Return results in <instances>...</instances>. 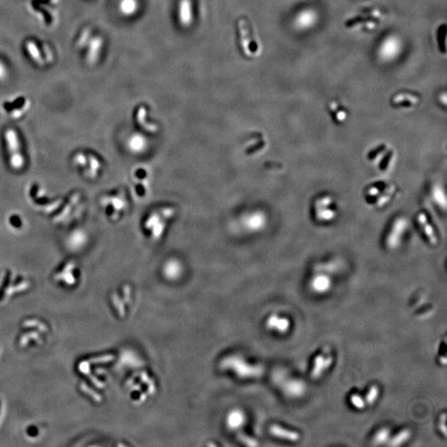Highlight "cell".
Here are the masks:
<instances>
[{
	"instance_id": "cell-1",
	"label": "cell",
	"mask_w": 447,
	"mask_h": 447,
	"mask_svg": "<svg viewBox=\"0 0 447 447\" xmlns=\"http://www.w3.org/2000/svg\"><path fill=\"white\" fill-rule=\"evenodd\" d=\"M25 195L30 207L35 211L52 217L59 209L64 197L53 196L41 182H32L27 185Z\"/></svg>"
},
{
	"instance_id": "cell-2",
	"label": "cell",
	"mask_w": 447,
	"mask_h": 447,
	"mask_svg": "<svg viewBox=\"0 0 447 447\" xmlns=\"http://www.w3.org/2000/svg\"><path fill=\"white\" fill-rule=\"evenodd\" d=\"M2 148L5 160L10 169L20 172L24 169L27 164V158L24 147L19 133L15 128L5 129L2 136Z\"/></svg>"
},
{
	"instance_id": "cell-3",
	"label": "cell",
	"mask_w": 447,
	"mask_h": 447,
	"mask_svg": "<svg viewBox=\"0 0 447 447\" xmlns=\"http://www.w3.org/2000/svg\"><path fill=\"white\" fill-rule=\"evenodd\" d=\"M398 196V187L393 182L378 180L371 182L364 190V199L369 207L383 209Z\"/></svg>"
},
{
	"instance_id": "cell-4",
	"label": "cell",
	"mask_w": 447,
	"mask_h": 447,
	"mask_svg": "<svg viewBox=\"0 0 447 447\" xmlns=\"http://www.w3.org/2000/svg\"><path fill=\"white\" fill-rule=\"evenodd\" d=\"M85 211L83 196L79 192H72L63 198L59 209L52 216L57 225H68L80 219Z\"/></svg>"
},
{
	"instance_id": "cell-5",
	"label": "cell",
	"mask_w": 447,
	"mask_h": 447,
	"mask_svg": "<svg viewBox=\"0 0 447 447\" xmlns=\"http://www.w3.org/2000/svg\"><path fill=\"white\" fill-rule=\"evenodd\" d=\"M72 164L80 174L89 181L97 179L103 171L101 157L89 150H78L72 155Z\"/></svg>"
},
{
	"instance_id": "cell-6",
	"label": "cell",
	"mask_w": 447,
	"mask_h": 447,
	"mask_svg": "<svg viewBox=\"0 0 447 447\" xmlns=\"http://www.w3.org/2000/svg\"><path fill=\"white\" fill-rule=\"evenodd\" d=\"M312 212L317 223H333L339 216V204L334 196L322 194L312 202Z\"/></svg>"
},
{
	"instance_id": "cell-7",
	"label": "cell",
	"mask_w": 447,
	"mask_h": 447,
	"mask_svg": "<svg viewBox=\"0 0 447 447\" xmlns=\"http://www.w3.org/2000/svg\"><path fill=\"white\" fill-rule=\"evenodd\" d=\"M100 205L110 221L117 222L128 209V203L125 192L118 190L102 195L100 199Z\"/></svg>"
},
{
	"instance_id": "cell-8",
	"label": "cell",
	"mask_w": 447,
	"mask_h": 447,
	"mask_svg": "<svg viewBox=\"0 0 447 447\" xmlns=\"http://www.w3.org/2000/svg\"><path fill=\"white\" fill-rule=\"evenodd\" d=\"M367 160L376 170L382 173H388L395 166L397 154L395 150L387 143H381L369 150Z\"/></svg>"
},
{
	"instance_id": "cell-9",
	"label": "cell",
	"mask_w": 447,
	"mask_h": 447,
	"mask_svg": "<svg viewBox=\"0 0 447 447\" xmlns=\"http://www.w3.org/2000/svg\"><path fill=\"white\" fill-rule=\"evenodd\" d=\"M175 210L171 207H162L151 212L144 223V230L152 240L162 238L168 222L172 219Z\"/></svg>"
},
{
	"instance_id": "cell-10",
	"label": "cell",
	"mask_w": 447,
	"mask_h": 447,
	"mask_svg": "<svg viewBox=\"0 0 447 447\" xmlns=\"http://www.w3.org/2000/svg\"><path fill=\"white\" fill-rule=\"evenodd\" d=\"M409 222L405 217H396L390 224L384 237V243L389 249L399 247L409 230Z\"/></svg>"
},
{
	"instance_id": "cell-11",
	"label": "cell",
	"mask_w": 447,
	"mask_h": 447,
	"mask_svg": "<svg viewBox=\"0 0 447 447\" xmlns=\"http://www.w3.org/2000/svg\"><path fill=\"white\" fill-rule=\"evenodd\" d=\"M416 224L423 239L432 246L438 243V234L433 220L425 212H418L416 217Z\"/></svg>"
},
{
	"instance_id": "cell-12",
	"label": "cell",
	"mask_w": 447,
	"mask_h": 447,
	"mask_svg": "<svg viewBox=\"0 0 447 447\" xmlns=\"http://www.w3.org/2000/svg\"><path fill=\"white\" fill-rule=\"evenodd\" d=\"M80 275L78 265L76 261H66L54 273L55 280L65 285H73L77 282Z\"/></svg>"
},
{
	"instance_id": "cell-13",
	"label": "cell",
	"mask_w": 447,
	"mask_h": 447,
	"mask_svg": "<svg viewBox=\"0 0 447 447\" xmlns=\"http://www.w3.org/2000/svg\"><path fill=\"white\" fill-rule=\"evenodd\" d=\"M238 31L240 34L241 47L243 48V52L247 57H252L253 53L249 48L250 39H249V30L245 20L240 19L238 23Z\"/></svg>"
},
{
	"instance_id": "cell-14",
	"label": "cell",
	"mask_w": 447,
	"mask_h": 447,
	"mask_svg": "<svg viewBox=\"0 0 447 447\" xmlns=\"http://www.w3.org/2000/svg\"><path fill=\"white\" fill-rule=\"evenodd\" d=\"M180 22L184 27H188L192 22V7L191 0H181L179 4Z\"/></svg>"
},
{
	"instance_id": "cell-15",
	"label": "cell",
	"mask_w": 447,
	"mask_h": 447,
	"mask_svg": "<svg viewBox=\"0 0 447 447\" xmlns=\"http://www.w3.org/2000/svg\"><path fill=\"white\" fill-rule=\"evenodd\" d=\"M332 361H333V359H332V356L325 358L323 354H319L315 359L314 367H313L312 372V378H319L320 376L322 375V373L331 366Z\"/></svg>"
},
{
	"instance_id": "cell-16",
	"label": "cell",
	"mask_w": 447,
	"mask_h": 447,
	"mask_svg": "<svg viewBox=\"0 0 447 447\" xmlns=\"http://www.w3.org/2000/svg\"><path fill=\"white\" fill-rule=\"evenodd\" d=\"M6 223H7V227L9 228V229L17 232V233L22 232L27 224L24 217L17 212L8 215L6 219Z\"/></svg>"
},
{
	"instance_id": "cell-17",
	"label": "cell",
	"mask_w": 447,
	"mask_h": 447,
	"mask_svg": "<svg viewBox=\"0 0 447 447\" xmlns=\"http://www.w3.org/2000/svg\"><path fill=\"white\" fill-rule=\"evenodd\" d=\"M271 434L277 438H283L290 442H297L300 438L299 434L293 431L287 430L278 425H272L270 427Z\"/></svg>"
},
{
	"instance_id": "cell-18",
	"label": "cell",
	"mask_w": 447,
	"mask_h": 447,
	"mask_svg": "<svg viewBox=\"0 0 447 447\" xmlns=\"http://www.w3.org/2000/svg\"><path fill=\"white\" fill-rule=\"evenodd\" d=\"M267 327L269 329L276 330L278 332L284 333V332H288V329H289L290 322H289V320L287 319V318H283V317L281 318V317H278V316H272L268 320Z\"/></svg>"
},
{
	"instance_id": "cell-19",
	"label": "cell",
	"mask_w": 447,
	"mask_h": 447,
	"mask_svg": "<svg viewBox=\"0 0 447 447\" xmlns=\"http://www.w3.org/2000/svg\"><path fill=\"white\" fill-rule=\"evenodd\" d=\"M67 244L70 248L73 249H77L81 248L86 243V234L84 233L83 231L80 229H76L73 231L71 234H69L67 238Z\"/></svg>"
},
{
	"instance_id": "cell-20",
	"label": "cell",
	"mask_w": 447,
	"mask_h": 447,
	"mask_svg": "<svg viewBox=\"0 0 447 447\" xmlns=\"http://www.w3.org/2000/svg\"><path fill=\"white\" fill-rule=\"evenodd\" d=\"M332 285L330 278L327 276L320 275L313 278L312 282V287L313 290L317 293H325L329 290L330 287Z\"/></svg>"
},
{
	"instance_id": "cell-21",
	"label": "cell",
	"mask_w": 447,
	"mask_h": 447,
	"mask_svg": "<svg viewBox=\"0 0 447 447\" xmlns=\"http://www.w3.org/2000/svg\"><path fill=\"white\" fill-rule=\"evenodd\" d=\"M331 112H332V118L334 119L335 122L339 124L344 123L346 120L347 112L344 111V109L340 108L338 106V104L335 103L332 105L331 107Z\"/></svg>"
},
{
	"instance_id": "cell-22",
	"label": "cell",
	"mask_w": 447,
	"mask_h": 447,
	"mask_svg": "<svg viewBox=\"0 0 447 447\" xmlns=\"http://www.w3.org/2000/svg\"><path fill=\"white\" fill-rule=\"evenodd\" d=\"M138 7L137 0H122L119 4L121 12L126 16L133 15L138 9Z\"/></svg>"
},
{
	"instance_id": "cell-23",
	"label": "cell",
	"mask_w": 447,
	"mask_h": 447,
	"mask_svg": "<svg viewBox=\"0 0 447 447\" xmlns=\"http://www.w3.org/2000/svg\"><path fill=\"white\" fill-rule=\"evenodd\" d=\"M245 418L243 413L239 411H233L228 416L227 423L231 428H238L239 426L243 425Z\"/></svg>"
},
{
	"instance_id": "cell-24",
	"label": "cell",
	"mask_w": 447,
	"mask_h": 447,
	"mask_svg": "<svg viewBox=\"0 0 447 447\" xmlns=\"http://www.w3.org/2000/svg\"><path fill=\"white\" fill-rule=\"evenodd\" d=\"M146 109L142 106L138 110V113H137V120L138 123L142 127L146 128V130L150 131V132H155L157 131V126L154 124H150V123H146Z\"/></svg>"
},
{
	"instance_id": "cell-25",
	"label": "cell",
	"mask_w": 447,
	"mask_h": 447,
	"mask_svg": "<svg viewBox=\"0 0 447 447\" xmlns=\"http://www.w3.org/2000/svg\"><path fill=\"white\" fill-rule=\"evenodd\" d=\"M432 197H433V201L437 203L439 207H443L446 208V196L445 193L443 192V188L440 187H433L432 191Z\"/></svg>"
},
{
	"instance_id": "cell-26",
	"label": "cell",
	"mask_w": 447,
	"mask_h": 447,
	"mask_svg": "<svg viewBox=\"0 0 447 447\" xmlns=\"http://www.w3.org/2000/svg\"><path fill=\"white\" fill-rule=\"evenodd\" d=\"M411 437V432L409 430H403L401 433H398L393 440L391 441L390 445L398 447V446L402 445L405 443L406 441H408Z\"/></svg>"
},
{
	"instance_id": "cell-27",
	"label": "cell",
	"mask_w": 447,
	"mask_h": 447,
	"mask_svg": "<svg viewBox=\"0 0 447 447\" xmlns=\"http://www.w3.org/2000/svg\"><path fill=\"white\" fill-rule=\"evenodd\" d=\"M378 393H379V391H378V387L372 386L366 395V403L369 405H371L375 402L376 399L378 398Z\"/></svg>"
},
{
	"instance_id": "cell-28",
	"label": "cell",
	"mask_w": 447,
	"mask_h": 447,
	"mask_svg": "<svg viewBox=\"0 0 447 447\" xmlns=\"http://www.w3.org/2000/svg\"><path fill=\"white\" fill-rule=\"evenodd\" d=\"M350 401H351V403L353 404V406H354L357 409H363V408H364L365 402H364V401L363 400V398H362L360 396L358 395V394L352 395L351 398H350Z\"/></svg>"
},
{
	"instance_id": "cell-29",
	"label": "cell",
	"mask_w": 447,
	"mask_h": 447,
	"mask_svg": "<svg viewBox=\"0 0 447 447\" xmlns=\"http://www.w3.org/2000/svg\"><path fill=\"white\" fill-rule=\"evenodd\" d=\"M238 440L240 441L241 443H244L245 445L250 446V447H254V446H258V443H256L255 440H253L252 438H248V437H246V436L242 435V434H239L238 436Z\"/></svg>"
},
{
	"instance_id": "cell-30",
	"label": "cell",
	"mask_w": 447,
	"mask_h": 447,
	"mask_svg": "<svg viewBox=\"0 0 447 447\" xmlns=\"http://www.w3.org/2000/svg\"><path fill=\"white\" fill-rule=\"evenodd\" d=\"M443 425L441 424L440 425V429L443 432V434L444 435H447V428H446V415L443 416Z\"/></svg>"
},
{
	"instance_id": "cell-31",
	"label": "cell",
	"mask_w": 447,
	"mask_h": 447,
	"mask_svg": "<svg viewBox=\"0 0 447 447\" xmlns=\"http://www.w3.org/2000/svg\"><path fill=\"white\" fill-rule=\"evenodd\" d=\"M387 436H388V435H387V433H386V432H385V433H383V432H381V433H378V436H377V438H376V440L378 441V442H379V443H383V437H387Z\"/></svg>"
}]
</instances>
